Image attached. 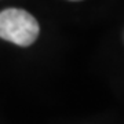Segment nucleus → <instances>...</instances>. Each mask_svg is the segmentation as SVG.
Segmentation results:
<instances>
[{
	"label": "nucleus",
	"instance_id": "1",
	"mask_svg": "<svg viewBox=\"0 0 124 124\" xmlns=\"http://www.w3.org/2000/svg\"><path fill=\"white\" fill-rule=\"evenodd\" d=\"M39 32L36 18L25 10L7 8L0 13V39L28 47L35 43Z\"/></svg>",
	"mask_w": 124,
	"mask_h": 124
},
{
	"label": "nucleus",
	"instance_id": "2",
	"mask_svg": "<svg viewBox=\"0 0 124 124\" xmlns=\"http://www.w3.org/2000/svg\"><path fill=\"white\" fill-rule=\"evenodd\" d=\"M70 1H80V0H70Z\"/></svg>",
	"mask_w": 124,
	"mask_h": 124
}]
</instances>
